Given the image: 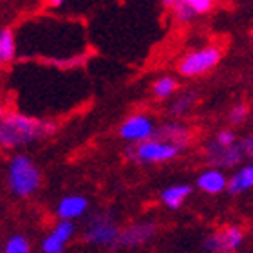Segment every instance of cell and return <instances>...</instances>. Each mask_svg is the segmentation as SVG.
Listing matches in <instances>:
<instances>
[{"mask_svg":"<svg viewBox=\"0 0 253 253\" xmlns=\"http://www.w3.org/2000/svg\"><path fill=\"white\" fill-rule=\"evenodd\" d=\"M56 132V123L43 122L24 112H7L0 118V147L18 148Z\"/></svg>","mask_w":253,"mask_h":253,"instance_id":"6da1fadb","label":"cell"},{"mask_svg":"<svg viewBox=\"0 0 253 253\" xmlns=\"http://www.w3.org/2000/svg\"><path fill=\"white\" fill-rule=\"evenodd\" d=\"M42 175L31 158L18 154L9 163V186L18 197H29L40 186Z\"/></svg>","mask_w":253,"mask_h":253,"instance_id":"7a4b0ae2","label":"cell"},{"mask_svg":"<svg viewBox=\"0 0 253 253\" xmlns=\"http://www.w3.org/2000/svg\"><path fill=\"white\" fill-rule=\"evenodd\" d=\"M221 49L217 45H206V47H201L197 51H192L181 60L179 73L186 78L205 74L221 62Z\"/></svg>","mask_w":253,"mask_h":253,"instance_id":"3957f363","label":"cell"},{"mask_svg":"<svg viewBox=\"0 0 253 253\" xmlns=\"http://www.w3.org/2000/svg\"><path fill=\"white\" fill-rule=\"evenodd\" d=\"M181 150L179 148L172 147L169 143L158 141V139H147L143 143H137L134 147L128 148L126 156L130 159H136V161H141V163H165V161H170V159L177 158V154Z\"/></svg>","mask_w":253,"mask_h":253,"instance_id":"277c9868","label":"cell"},{"mask_svg":"<svg viewBox=\"0 0 253 253\" xmlns=\"http://www.w3.org/2000/svg\"><path fill=\"white\" fill-rule=\"evenodd\" d=\"M120 228L114 222V219L109 215H96L92 217L90 224L87 226L85 239L96 246H103V248H114L118 246V239H120Z\"/></svg>","mask_w":253,"mask_h":253,"instance_id":"5b68a950","label":"cell"},{"mask_svg":"<svg viewBox=\"0 0 253 253\" xmlns=\"http://www.w3.org/2000/svg\"><path fill=\"white\" fill-rule=\"evenodd\" d=\"M243 230L239 226H224L217 230L205 241V246L211 253H233L243 244Z\"/></svg>","mask_w":253,"mask_h":253,"instance_id":"8992f818","label":"cell"},{"mask_svg":"<svg viewBox=\"0 0 253 253\" xmlns=\"http://www.w3.org/2000/svg\"><path fill=\"white\" fill-rule=\"evenodd\" d=\"M154 123L152 120L145 114H134V116H128L125 122L120 126V136L125 139V141H130L134 145L137 143H143L150 139L154 134Z\"/></svg>","mask_w":253,"mask_h":253,"instance_id":"52a82bcc","label":"cell"},{"mask_svg":"<svg viewBox=\"0 0 253 253\" xmlns=\"http://www.w3.org/2000/svg\"><path fill=\"white\" fill-rule=\"evenodd\" d=\"M244 150L241 143H235L232 147H219L213 141L206 145V158L211 165H219V167H233L243 161Z\"/></svg>","mask_w":253,"mask_h":253,"instance_id":"ba28073f","label":"cell"},{"mask_svg":"<svg viewBox=\"0 0 253 253\" xmlns=\"http://www.w3.org/2000/svg\"><path fill=\"white\" fill-rule=\"evenodd\" d=\"M74 235V224L69 221H60L53 228V232L42 241V252L43 253H63L65 246Z\"/></svg>","mask_w":253,"mask_h":253,"instance_id":"9c48e42d","label":"cell"},{"mask_svg":"<svg viewBox=\"0 0 253 253\" xmlns=\"http://www.w3.org/2000/svg\"><path fill=\"white\" fill-rule=\"evenodd\" d=\"M152 137L158 139V141L169 143L172 147L183 150L190 141V130L185 125H181V123H165V125L158 126L154 130Z\"/></svg>","mask_w":253,"mask_h":253,"instance_id":"30bf717a","label":"cell"},{"mask_svg":"<svg viewBox=\"0 0 253 253\" xmlns=\"http://www.w3.org/2000/svg\"><path fill=\"white\" fill-rule=\"evenodd\" d=\"M154 233H156V224L154 222H137V224H132V226L125 228L123 232H120L118 246L136 248V246H141L147 241H150Z\"/></svg>","mask_w":253,"mask_h":253,"instance_id":"8fae6325","label":"cell"},{"mask_svg":"<svg viewBox=\"0 0 253 253\" xmlns=\"http://www.w3.org/2000/svg\"><path fill=\"white\" fill-rule=\"evenodd\" d=\"M89 208V201L85 199L84 195H67L63 197L58 203V208H56V215L60 217V221H74L82 217Z\"/></svg>","mask_w":253,"mask_h":253,"instance_id":"7c38bea8","label":"cell"},{"mask_svg":"<svg viewBox=\"0 0 253 253\" xmlns=\"http://www.w3.org/2000/svg\"><path fill=\"white\" fill-rule=\"evenodd\" d=\"M226 186H228V177L219 169H208L203 174H199V177H197V188L203 190L205 194L217 195L221 194V192H224Z\"/></svg>","mask_w":253,"mask_h":253,"instance_id":"4fadbf2b","label":"cell"},{"mask_svg":"<svg viewBox=\"0 0 253 253\" xmlns=\"http://www.w3.org/2000/svg\"><path fill=\"white\" fill-rule=\"evenodd\" d=\"M190 194H192V186L190 185H172L161 192V203L169 210H177L188 199Z\"/></svg>","mask_w":253,"mask_h":253,"instance_id":"5bb4252c","label":"cell"},{"mask_svg":"<svg viewBox=\"0 0 253 253\" xmlns=\"http://www.w3.org/2000/svg\"><path fill=\"white\" fill-rule=\"evenodd\" d=\"M226 188L232 194H241V192H246V190L253 188V163L244 165L243 169H239L230 177Z\"/></svg>","mask_w":253,"mask_h":253,"instance_id":"9a60e30c","label":"cell"},{"mask_svg":"<svg viewBox=\"0 0 253 253\" xmlns=\"http://www.w3.org/2000/svg\"><path fill=\"white\" fill-rule=\"evenodd\" d=\"M16 56V38L15 31L9 27L0 29V65L13 62Z\"/></svg>","mask_w":253,"mask_h":253,"instance_id":"2e32d148","label":"cell"},{"mask_svg":"<svg viewBox=\"0 0 253 253\" xmlns=\"http://www.w3.org/2000/svg\"><path fill=\"white\" fill-rule=\"evenodd\" d=\"M175 89H177V82H175L172 76H161L152 87L156 98H161V100L170 98V96L175 92Z\"/></svg>","mask_w":253,"mask_h":253,"instance_id":"e0dca14e","label":"cell"},{"mask_svg":"<svg viewBox=\"0 0 253 253\" xmlns=\"http://www.w3.org/2000/svg\"><path fill=\"white\" fill-rule=\"evenodd\" d=\"M4 253H31V246L24 235H13L7 239L4 246Z\"/></svg>","mask_w":253,"mask_h":253,"instance_id":"ac0fdd59","label":"cell"},{"mask_svg":"<svg viewBox=\"0 0 253 253\" xmlns=\"http://www.w3.org/2000/svg\"><path fill=\"white\" fill-rule=\"evenodd\" d=\"M167 4L170 5V9H172V13H174L175 20L188 22L190 18L194 16V13H192V9H190V5L186 0H172V2H167Z\"/></svg>","mask_w":253,"mask_h":253,"instance_id":"d6986e66","label":"cell"},{"mask_svg":"<svg viewBox=\"0 0 253 253\" xmlns=\"http://www.w3.org/2000/svg\"><path fill=\"white\" fill-rule=\"evenodd\" d=\"M194 101H195V96L194 94L181 96L179 100L174 103V107H172V114H174V116H181V114H185L190 107L194 105Z\"/></svg>","mask_w":253,"mask_h":253,"instance_id":"ffe728a7","label":"cell"},{"mask_svg":"<svg viewBox=\"0 0 253 253\" xmlns=\"http://www.w3.org/2000/svg\"><path fill=\"white\" fill-rule=\"evenodd\" d=\"M190 5V9H192V13L195 15H205V13H208V11L213 7V2L211 0H186Z\"/></svg>","mask_w":253,"mask_h":253,"instance_id":"44dd1931","label":"cell"},{"mask_svg":"<svg viewBox=\"0 0 253 253\" xmlns=\"http://www.w3.org/2000/svg\"><path fill=\"white\" fill-rule=\"evenodd\" d=\"M213 143L219 145V147H232V145L237 143V137H235V134L232 130H221L215 136V141Z\"/></svg>","mask_w":253,"mask_h":253,"instance_id":"7402d4cb","label":"cell"},{"mask_svg":"<svg viewBox=\"0 0 253 253\" xmlns=\"http://www.w3.org/2000/svg\"><path fill=\"white\" fill-rule=\"evenodd\" d=\"M246 116H248V107L246 105H235L232 111H230V122L235 123V125L244 122Z\"/></svg>","mask_w":253,"mask_h":253,"instance_id":"603a6c76","label":"cell"},{"mask_svg":"<svg viewBox=\"0 0 253 253\" xmlns=\"http://www.w3.org/2000/svg\"><path fill=\"white\" fill-rule=\"evenodd\" d=\"M4 116V109H2V105H0V118Z\"/></svg>","mask_w":253,"mask_h":253,"instance_id":"cb8c5ba5","label":"cell"}]
</instances>
